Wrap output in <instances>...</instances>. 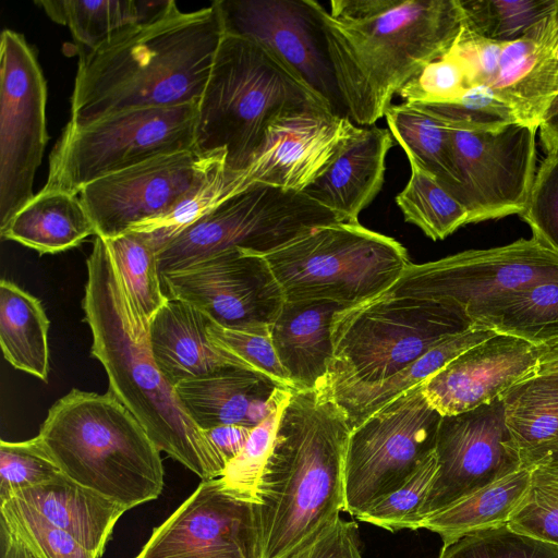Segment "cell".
I'll return each mask as SVG.
<instances>
[{
	"label": "cell",
	"mask_w": 558,
	"mask_h": 558,
	"mask_svg": "<svg viewBox=\"0 0 558 558\" xmlns=\"http://www.w3.org/2000/svg\"><path fill=\"white\" fill-rule=\"evenodd\" d=\"M204 433L228 465L244 447L251 429L238 425H220L206 429Z\"/></svg>",
	"instance_id": "obj_52"
},
{
	"label": "cell",
	"mask_w": 558,
	"mask_h": 558,
	"mask_svg": "<svg viewBox=\"0 0 558 558\" xmlns=\"http://www.w3.org/2000/svg\"><path fill=\"white\" fill-rule=\"evenodd\" d=\"M264 256L286 301L347 306L379 296L411 264L401 243L359 221L319 226Z\"/></svg>",
	"instance_id": "obj_8"
},
{
	"label": "cell",
	"mask_w": 558,
	"mask_h": 558,
	"mask_svg": "<svg viewBox=\"0 0 558 558\" xmlns=\"http://www.w3.org/2000/svg\"><path fill=\"white\" fill-rule=\"evenodd\" d=\"M502 47L504 43L486 39L462 26L449 52L464 62L472 87L489 86L498 74Z\"/></svg>",
	"instance_id": "obj_50"
},
{
	"label": "cell",
	"mask_w": 558,
	"mask_h": 558,
	"mask_svg": "<svg viewBox=\"0 0 558 558\" xmlns=\"http://www.w3.org/2000/svg\"><path fill=\"white\" fill-rule=\"evenodd\" d=\"M355 124L325 105L275 119L250 165L234 173L235 193L263 184L303 192L332 162Z\"/></svg>",
	"instance_id": "obj_20"
},
{
	"label": "cell",
	"mask_w": 558,
	"mask_h": 558,
	"mask_svg": "<svg viewBox=\"0 0 558 558\" xmlns=\"http://www.w3.org/2000/svg\"><path fill=\"white\" fill-rule=\"evenodd\" d=\"M522 468L546 465L558 469V439L521 452Z\"/></svg>",
	"instance_id": "obj_53"
},
{
	"label": "cell",
	"mask_w": 558,
	"mask_h": 558,
	"mask_svg": "<svg viewBox=\"0 0 558 558\" xmlns=\"http://www.w3.org/2000/svg\"><path fill=\"white\" fill-rule=\"evenodd\" d=\"M450 128L489 131L520 122L514 110L488 85H477L459 98L440 104H415Z\"/></svg>",
	"instance_id": "obj_44"
},
{
	"label": "cell",
	"mask_w": 558,
	"mask_h": 558,
	"mask_svg": "<svg viewBox=\"0 0 558 558\" xmlns=\"http://www.w3.org/2000/svg\"><path fill=\"white\" fill-rule=\"evenodd\" d=\"M438 558H558V546L517 532L506 523L442 545Z\"/></svg>",
	"instance_id": "obj_42"
},
{
	"label": "cell",
	"mask_w": 558,
	"mask_h": 558,
	"mask_svg": "<svg viewBox=\"0 0 558 558\" xmlns=\"http://www.w3.org/2000/svg\"><path fill=\"white\" fill-rule=\"evenodd\" d=\"M438 463L435 451L396 490L391 492L356 519L390 532L403 529H421L422 512L434 480Z\"/></svg>",
	"instance_id": "obj_40"
},
{
	"label": "cell",
	"mask_w": 558,
	"mask_h": 558,
	"mask_svg": "<svg viewBox=\"0 0 558 558\" xmlns=\"http://www.w3.org/2000/svg\"><path fill=\"white\" fill-rule=\"evenodd\" d=\"M448 128L469 223L520 215L535 177L537 129L521 122L489 131Z\"/></svg>",
	"instance_id": "obj_15"
},
{
	"label": "cell",
	"mask_w": 558,
	"mask_h": 558,
	"mask_svg": "<svg viewBox=\"0 0 558 558\" xmlns=\"http://www.w3.org/2000/svg\"><path fill=\"white\" fill-rule=\"evenodd\" d=\"M347 305L328 301H286L270 337L292 390L320 387L333 360L331 325L335 314Z\"/></svg>",
	"instance_id": "obj_26"
},
{
	"label": "cell",
	"mask_w": 558,
	"mask_h": 558,
	"mask_svg": "<svg viewBox=\"0 0 558 558\" xmlns=\"http://www.w3.org/2000/svg\"><path fill=\"white\" fill-rule=\"evenodd\" d=\"M233 181L234 174L227 172L225 165H221L169 213L136 225L129 231L145 236L159 252L218 203L232 195L234 193Z\"/></svg>",
	"instance_id": "obj_39"
},
{
	"label": "cell",
	"mask_w": 558,
	"mask_h": 558,
	"mask_svg": "<svg viewBox=\"0 0 558 558\" xmlns=\"http://www.w3.org/2000/svg\"><path fill=\"white\" fill-rule=\"evenodd\" d=\"M501 399L506 425L520 452L558 439V376H534Z\"/></svg>",
	"instance_id": "obj_35"
},
{
	"label": "cell",
	"mask_w": 558,
	"mask_h": 558,
	"mask_svg": "<svg viewBox=\"0 0 558 558\" xmlns=\"http://www.w3.org/2000/svg\"><path fill=\"white\" fill-rule=\"evenodd\" d=\"M104 240L136 322L149 330L153 317L168 301L162 290L156 247L145 236L133 231Z\"/></svg>",
	"instance_id": "obj_36"
},
{
	"label": "cell",
	"mask_w": 558,
	"mask_h": 558,
	"mask_svg": "<svg viewBox=\"0 0 558 558\" xmlns=\"http://www.w3.org/2000/svg\"><path fill=\"white\" fill-rule=\"evenodd\" d=\"M0 235L43 255L73 248L96 235V230L78 195L41 189L0 230Z\"/></svg>",
	"instance_id": "obj_29"
},
{
	"label": "cell",
	"mask_w": 558,
	"mask_h": 558,
	"mask_svg": "<svg viewBox=\"0 0 558 558\" xmlns=\"http://www.w3.org/2000/svg\"><path fill=\"white\" fill-rule=\"evenodd\" d=\"M497 332L474 324L423 354L399 373L377 383H339L326 386L344 411L352 428L410 388L426 381L457 356Z\"/></svg>",
	"instance_id": "obj_28"
},
{
	"label": "cell",
	"mask_w": 558,
	"mask_h": 558,
	"mask_svg": "<svg viewBox=\"0 0 558 558\" xmlns=\"http://www.w3.org/2000/svg\"><path fill=\"white\" fill-rule=\"evenodd\" d=\"M225 163V151L161 155L94 180L77 195L96 235L111 239L166 215Z\"/></svg>",
	"instance_id": "obj_14"
},
{
	"label": "cell",
	"mask_w": 558,
	"mask_h": 558,
	"mask_svg": "<svg viewBox=\"0 0 558 558\" xmlns=\"http://www.w3.org/2000/svg\"><path fill=\"white\" fill-rule=\"evenodd\" d=\"M86 266L84 322L92 332L90 355L107 374L108 392L137 418L160 452L202 481L220 477L227 464L157 366L149 330L136 322L102 238L95 235Z\"/></svg>",
	"instance_id": "obj_4"
},
{
	"label": "cell",
	"mask_w": 558,
	"mask_h": 558,
	"mask_svg": "<svg viewBox=\"0 0 558 558\" xmlns=\"http://www.w3.org/2000/svg\"><path fill=\"white\" fill-rule=\"evenodd\" d=\"M462 26L486 39L509 43L548 16L558 0H459Z\"/></svg>",
	"instance_id": "obj_38"
},
{
	"label": "cell",
	"mask_w": 558,
	"mask_h": 558,
	"mask_svg": "<svg viewBox=\"0 0 558 558\" xmlns=\"http://www.w3.org/2000/svg\"><path fill=\"white\" fill-rule=\"evenodd\" d=\"M317 104L328 107L271 52L252 39L225 33L197 102L194 151H225L226 171L240 172L275 119Z\"/></svg>",
	"instance_id": "obj_6"
},
{
	"label": "cell",
	"mask_w": 558,
	"mask_h": 558,
	"mask_svg": "<svg viewBox=\"0 0 558 558\" xmlns=\"http://www.w3.org/2000/svg\"><path fill=\"white\" fill-rule=\"evenodd\" d=\"M464 62L448 52L425 64L398 93L410 104H440L459 98L471 88Z\"/></svg>",
	"instance_id": "obj_47"
},
{
	"label": "cell",
	"mask_w": 558,
	"mask_h": 558,
	"mask_svg": "<svg viewBox=\"0 0 558 558\" xmlns=\"http://www.w3.org/2000/svg\"><path fill=\"white\" fill-rule=\"evenodd\" d=\"M0 230L33 197L48 133L47 85L24 36L3 29L0 40Z\"/></svg>",
	"instance_id": "obj_12"
},
{
	"label": "cell",
	"mask_w": 558,
	"mask_h": 558,
	"mask_svg": "<svg viewBox=\"0 0 558 558\" xmlns=\"http://www.w3.org/2000/svg\"><path fill=\"white\" fill-rule=\"evenodd\" d=\"M255 502L219 477L195 492L156 526L135 558H260Z\"/></svg>",
	"instance_id": "obj_19"
},
{
	"label": "cell",
	"mask_w": 558,
	"mask_h": 558,
	"mask_svg": "<svg viewBox=\"0 0 558 558\" xmlns=\"http://www.w3.org/2000/svg\"><path fill=\"white\" fill-rule=\"evenodd\" d=\"M474 324L456 302L384 292L335 314L323 385L381 381Z\"/></svg>",
	"instance_id": "obj_7"
},
{
	"label": "cell",
	"mask_w": 558,
	"mask_h": 558,
	"mask_svg": "<svg viewBox=\"0 0 558 558\" xmlns=\"http://www.w3.org/2000/svg\"><path fill=\"white\" fill-rule=\"evenodd\" d=\"M411 174L396 196L404 220L420 228L426 236L444 240L469 223L465 207L415 161L409 160Z\"/></svg>",
	"instance_id": "obj_37"
},
{
	"label": "cell",
	"mask_w": 558,
	"mask_h": 558,
	"mask_svg": "<svg viewBox=\"0 0 558 558\" xmlns=\"http://www.w3.org/2000/svg\"><path fill=\"white\" fill-rule=\"evenodd\" d=\"M538 130L546 153L558 149V95L546 110Z\"/></svg>",
	"instance_id": "obj_54"
},
{
	"label": "cell",
	"mask_w": 558,
	"mask_h": 558,
	"mask_svg": "<svg viewBox=\"0 0 558 558\" xmlns=\"http://www.w3.org/2000/svg\"><path fill=\"white\" fill-rule=\"evenodd\" d=\"M197 104L149 107L65 125L49 157L45 190L78 194L86 184L148 159L194 150Z\"/></svg>",
	"instance_id": "obj_10"
},
{
	"label": "cell",
	"mask_w": 558,
	"mask_h": 558,
	"mask_svg": "<svg viewBox=\"0 0 558 558\" xmlns=\"http://www.w3.org/2000/svg\"><path fill=\"white\" fill-rule=\"evenodd\" d=\"M167 1L52 0L35 1L58 24L70 28L77 44L87 50L101 46L122 29L148 20Z\"/></svg>",
	"instance_id": "obj_34"
},
{
	"label": "cell",
	"mask_w": 558,
	"mask_h": 558,
	"mask_svg": "<svg viewBox=\"0 0 558 558\" xmlns=\"http://www.w3.org/2000/svg\"><path fill=\"white\" fill-rule=\"evenodd\" d=\"M12 498L31 506L97 558L102 557L116 523L128 511L61 472L48 482L17 492Z\"/></svg>",
	"instance_id": "obj_27"
},
{
	"label": "cell",
	"mask_w": 558,
	"mask_h": 558,
	"mask_svg": "<svg viewBox=\"0 0 558 558\" xmlns=\"http://www.w3.org/2000/svg\"><path fill=\"white\" fill-rule=\"evenodd\" d=\"M225 35L216 4L182 12L174 1L81 52L66 124L114 112L197 104Z\"/></svg>",
	"instance_id": "obj_1"
},
{
	"label": "cell",
	"mask_w": 558,
	"mask_h": 558,
	"mask_svg": "<svg viewBox=\"0 0 558 558\" xmlns=\"http://www.w3.org/2000/svg\"><path fill=\"white\" fill-rule=\"evenodd\" d=\"M351 121L374 125L392 97L446 56L462 29L459 0H313Z\"/></svg>",
	"instance_id": "obj_2"
},
{
	"label": "cell",
	"mask_w": 558,
	"mask_h": 558,
	"mask_svg": "<svg viewBox=\"0 0 558 558\" xmlns=\"http://www.w3.org/2000/svg\"><path fill=\"white\" fill-rule=\"evenodd\" d=\"M344 221L303 192L254 184L211 208L158 252L159 274L242 248L266 255L319 226Z\"/></svg>",
	"instance_id": "obj_9"
},
{
	"label": "cell",
	"mask_w": 558,
	"mask_h": 558,
	"mask_svg": "<svg viewBox=\"0 0 558 558\" xmlns=\"http://www.w3.org/2000/svg\"><path fill=\"white\" fill-rule=\"evenodd\" d=\"M441 417L421 383L352 428L344 454L343 511L357 518L399 488L435 451Z\"/></svg>",
	"instance_id": "obj_11"
},
{
	"label": "cell",
	"mask_w": 558,
	"mask_h": 558,
	"mask_svg": "<svg viewBox=\"0 0 558 558\" xmlns=\"http://www.w3.org/2000/svg\"><path fill=\"white\" fill-rule=\"evenodd\" d=\"M291 390H288L274 405L267 417L251 429L250 436L240 451L219 477L228 490L240 497L257 502V487L266 461L271 451L280 414Z\"/></svg>",
	"instance_id": "obj_45"
},
{
	"label": "cell",
	"mask_w": 558,
	"mask_h": 558,
	"mask_svg": "<svg viewBox=\"0 0 558 558\" xmlns=\"http://www.w3.org/2000/svg\"><path fill=\"white\" fill-rule=\"evenodd\" d=\"M389 132L404 150L438 184L463 205L449 128L415 104L391 105L385 113Z\"/></svg>",
	"instance_id": "obj_31"
},
{
	"label": "cell",
	"mask_w": 558,
	"mask_h": 558,
	"mask_svg": "<svg viewBox=\"0 0 558 558\" xmlns=\"http://www.w3.org/2000/svg\"><path fill=\"white\" fill-rule=\"evenodd\" d=\"M538 365V345L497 332L430 376L423 391L439 414L453 415L501 398L537 376Z\"/></svg>",
	"instance_id": "obj_21"
},
{
	"label": "cell",
	"mask_w": 558,
	"mask_h": 558,
	"mask_svg": "<svg viewBox=\"0 0 558 558\" xmlns=\"http://www.w3.org/2000/svg\"><path fill=\"white\" fill-rule=\"evenodd\" d=\"M392 144L387 129L355 125L329 167L303 193L344 221L357 222L383 187Z\"/></svg>",
	"instance_id": "obj_24"
},
{
	"label": "cell",
	"mask_w": 558,
	"mask_h": 558,
	"mask_svg": "<svg viewBox=\"0 0 558 558\" xmlns=\"http://www.w3.org/2000/svg\"><path fill=\"white\" fill-rule=\"evenodd\" d=\"M59 473L37 436L23 441H0V504L17 492L50 481Z\"/></svg>",
	"instance_id": "obj_46"
},
{
	"label": "cell",
	"mask_w": 558,
	"mask_h": 558,
	"mask_svg": "<svg viewBox=\"0 0 558 558\" xmlns=\"http://www.w3.org/2000/svg\"><path fill=\"white\" fill-rule=\"evenodd\" d=\"M288 558H363L357 524L339 517L311 543Z\"/></svg>",
	"instance_id": "obj_51"
},
{
	"label": "cell",
	"mask_w": 558,
	"mask_h": 558,
	"mask_svg": "<svg viewBox=\"0 0 558 558\" xmlns=\"http://www.w3.org/2000/svg\"><path fill=\"white\" fill-rule=\"evenodd\" d=\"M521 218L533 236L558 252V149L547 153L535 173Z\"/></svg>",
	"instance_id": "obj_49"
},
{
	"label": "cell",
	"mask_w": 558,
	"mask_h": 558,
	"mask_svg": "<svg viewBox=\"0 0 558 558\" xmlns=\"http://www.w3.org/2000/svg\"><path fill=\"white\" fill-rule=\"evenodd\" d=\"M539 365L537 375L558 376V336L538 344Z\"/></svg>",
	"instance_id": "obj_56"
},
{
	"label": "cell",
	"mask_w": 558,
	"mask_h": 558,
	"mask_svg": "<svg viewBox=\"0 0 558 558\" xmlns=\"http://www.w3.org/2000/svg\"><path fill=\"white\" fill-rule=\"evenodd\" d=\"M211 320L192 304L168 299L149 324L153 356L172 386L228 368H251L217 344L209 335Z\"/></svg>",
	"instance_id": "obj_23"
},
{
	"label": "cell",
	"mask_w": 558,
	"mask_h": 558,
	"mask_svg": "<svg viewBox=\"0 0 558 558\" xmlns=\"http://www.w3.org/2000/svg\"><path fill=\"white\" fill-rule=\"evenodd\" d=\"M0 521L34 558H97L69 533L53 526L31 506L15 498L0 504Z\"/></svg>",
	"instance_id": "obj_41"
},
{
	"label": "cell",
	"mask_w": 558,
	"mask_h": 558,
	"mask_svg": "<svg viewBox=\"0 0 558 558\" xmlns=\"http://www.w3.org/2000/svg\"><path fill=\"white\" fill-rule=\"evenodd\" d=\"M438 469L422 521L470 494L522 469L499 398L441 417L435 446ZM422 523V522H421Z\"/></svg>",
	"instance_id": "obj_18"
},
{
	"label": "cell",
	"mask_w": 558,
	"mask_h": 558,
	"mask_svg": "<svg viewBox=\"0 0 558 558\" xmlns=\"http://www.w3.org/2000/svg\"><path fill=\"white\" fill-rule=\"evenodd\" d=\"M168 299L185 301L225 328L271 325L283 292L264 255L234 248L160 276Z\"/></svg>",
	"instance_id": "obj_16"
},
{
	"label": "cell",
	"mask_w": 558,
	"mask_h": 558,
	"mask_svg": "<svg viewBox=\"0 0 558 558\" xmlns=\"http://www.w3.org/2000/svg\"><path fill=\"white\" fill-rule=\"evenodd\" d=\"M0 558H34L26 546L1 521Z\"/></svg>",
	"instance_id": "obj_55"
},
{
	"label": "cell",
	"mask_w": 558,
	"mask_h": 558,
	"mask_svg": "<svg viewBox=\"0 0 558 558\" xmlns=\"http://www.w3.org/2000/svg\"><path fill=\"white\" fill-rule=\"evenodd\" d=\"M531 469L519 471L427 515L421 529L438 534L442 545L494 526L508 523L523 498Z\"/></svg>",
	"instance_id": "obj_32"
},
{
	"label": "cell",
	"mask_w": 558,
	"mask_h": 558,
	"mask_svg": "<svg viewBox=\"0 0 558 558\" xmlns=\"http://www.w3.org/2000/svg\"><path fill=\"white\" fill-rule=\"evenodd\" d=\"M529 487L508 525L522 534L558 546V469L534 465Z\"/></svg>",
	"instance_id": "obj_43"
},
{
	"label": "cell",
	"mask_w": 558,
	"mask_h": 558,
	"mask_svg": "<svg viewBox=\"0 0 558 558\" xmlns=\"http://www.w3.org/2000/svg\"><path fill=\"white\" fill-rule=\"evenodd\" d=\"M351 430L326 386L291 390L257 487L260 558L290 557L340 517Z\"/></svg>",
	"instance_id": "obj_3"
},
{
	"label": "cell",
	"mask_w": 558,
	"mask_h": 558,
	"mask_svg": "<svg viewBox=\"0 0 558 558\" xmlns=\"http://www.w3.org/2000/svg\"><path fill=\"white\" fill-rule=\"evenodd\" d=\"M475 324L536 345L558 336V282L505 293L476 310Z\"/></svg>",
	"instance_id": "obj_33"
},
{
	"label": "cell",
	"mask_w": 558,
	"mask_h": 558,
	"mask_svg": "<svg viewBox=\"0 0 558 558\" xmlns=\"http://www.w3.org/2000/svg\"><path fill=\"white\" fill-rule=\"evenodd\" d=\"M214 3L225 33L263 46L333 113L348 117L313 0H216Z\"/></svg>",
	"instance_id": "obj_17"
},
{
	"label": "cell",
	"mask_w": 558,
	"mask_h": 558,
	"mask_svg": "<svg viewBox=\"0 0 558 558\" xmlns=\"http://www.w3.org/2000/svg\"><path fill=\"white\" fill-rule=\"evenodd\" d=\"M209 335L217 344L238 356L254 371L271 377L291 390L293 389L274 348L270 325L233 329L218 326L211 322Z\"/></svg>",
	"instance_id": "obj_48"
},
{
	"label": "cell",
	"mask_w": 558,
	"mask_h": 558,
	"mask_svg": "<svg viewBox=\"0 0 558 558\" xmlns=\"http://www.w3.org/2000/svg\"><path fill=\"white\" fill-rule=\"evenodd\" d=\"M544 282H558V252L532 235L501 246L410 264L386 293L449 300L471 317L505 293Z\"/></svg>",
	"instance_id": "obj_13"
},
{
	"label": "cell",
	"mask_w": 558,
	"mask_h": 558,
	"mask_svg": "<svg viewBox=\"0 0 558 558\" xmlns=\"http://www.w3.org/2000/svg\"><path fill=\"white\" fill-rule=\"evenodd\" d=\"M489 87L536 128L558 95V7L523 37L504 43L499 71Z\"/></svg>",
	"instance_id": "obj_22"
},
{
	"label": "cell",
	"mask_w": 558,
	"mask_h": 558,
	"mask_svg": "<svg viewBox=\"0 0 558 558\" xmlns=\"http://www.w3.org/2000/svg\"><path fill=\"white\" fill-rule=\"evenodd\" d=\"M37 438L63 475L126 510L162 492L160 451L108 391L72 389L51 405Z\"/></svg>",
	"instance_id": "obj_5"
},
{
	"label": "cell",
	"mask_w": 558,
	"mask_h": 558,
	"mask_svg": "<svg viewBox=\"0 0 558 558\" xmlns=\"http://www.w3.org/2000/svg\"><path fill=\"white\" fill-rule=\"evenodd\" d=\"M49 319L39 299L14 282H0V345L16 369L47 381Z\"/></svg>",
	"instance_id": "obj_30"
},
{
	"label": "cell",
	"mask_w": 558,
	"mask_h": 558,
	"mask_svg": "<svg viewBox=\"0 0 558 558\" xmlns=\"http://www.w3.org/2000/svg\"><path fill=\"white\" fill-rule=\"evenodd\" d=\"M288 390L263 373L240 367L175 386L181 403L202 430L220 425L252 429Z\"/></svg>",
	"instance_id": "obj_25"
}]
</instances>
